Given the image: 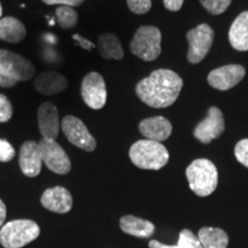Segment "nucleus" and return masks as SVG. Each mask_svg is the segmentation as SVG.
<instances>
[{
  "mask_svg": "<svg viewBox=\"0 0 248 248\" xmlns=\"http://www.w3.org/2000/svg\"><path fill=\"white\" fill-rule=\"evenodd\" d=\"M183 88V79L169 69H157L136 86L138 98L153 108H167L175 104Z\"/></svg>",
  "mask_w": 248,
  "mask_h": 248,
  "instance_id": "nucleus-1",
  "label": "nucleus"
},
{
  "mask_svg": "<svg viewBox=\"0 0 248 248\" xmlns=\"http://www.w3.org/2000/svg\"><path fill=\"white\" fill-rule=\"evenodd\" d=\"M36 74L32 62L8 49H0V86L12 88L20 82H27Z\"/></svg>",
  "mask_w": 248,
  "mask_h": 248,
  "instance_id": "nucleus-2",
  "label": "nucleus"
},
{
  "mask_svg": "<svg viewBox=\"0 0 248 248\" xmlns=\"http://www.w3.org/2000/svg\"><path fill=\"white\" fill-rule=\"evenodd\" d=\"M129 156L136 167L145 170H159L169 161L166 146L159 141L148 139L136 141L130 148Z\"/></svg>",
  "mask_w": 248,
  "mask_h": 248,
  "instance_id": "nucleus-3",
  "label": "nucleus"
},
{
  "mask_svg": "<svg viewBox=\"0 0 248 248\" xmlns=\"http://www.w3.org/2000/svg\"><path fill=\"white\" fill-rule=\"evenodd\" d=\"M190 188L199 197H208L216 190L218 172L212 161L207 159L194 160L186 169Z\"/></svg>",
  "mask_w": 248,
  "mask_h": 248,
  "instance_id": "nucleus-4",
  "label": "nucleus"
},
{
  "mask_svg": "<svg viewBox=\"0 0 248 248\" xmlns=\"http://www.w3.org/2000/svg\"><path fill=\"white\" fill-rule=\"evenodd\" d=\"M40 229L30 219H15L6 223L0 229V243L5 248H22L36 240Z\"/></svg>",
  "mask_w": 248,
  "mask_h": 248,
  "instance_id": "nucleus-5",
  "label": "nucleus"
},
{
  "mask_svg": "<svg viewBox=\"0 0 248 248\" xmlns=\"http://www.w3.org/2000/svg\"><path fill=\"white\" fill-rule=\"evenodd\" d=\"M161 31L156 27H140L130 43V49L141 60L154 61L161 53Z\"/></svg>",
  "mask_w": 248,
  "mask_h": 248,
  "instance_id": "nucleus-6",
  "label": "nucleus"
},
{
  "mask_svg": "<svg viewBox=\"0 0 248 248\" xmlns=\"http://www.w3.org/2000/svg\"><path fill=\"white\" fill-rule=\"evenodd\" d=\"M187 60L191 63H199L208 54L214 40V30L208 24L202 23L187 32Z\"/></svg>",
  "mask_w": 248,
  "mask_h": 248,
  "instance_id": "nucleus-7",
  "label": "nucleus"
},
{
  "mask_svg": "<svg viewBox=\"0 0 248 248\" xmlns=\"http://www.w3.org/2000/svg\"><path fill=\"white\" fill-rule=\"evenodd\" d=\"M62 132L74 146L86 152H92L97 147V141L86 128V125L79 119L67 115L61 121L60 124Z\"/></svg>",
  "mask_w": 248,
  "mask_h": 248,
  "instance_id": "nucleus-8",
  "label": "nucleus"
},
{
  "mask_svg": "<svg viewBox=\"0 0 248 248\" xmlns=\"http://www.w3.org/2000/svg\"><path fill=\"white\" fill-rule=\"evenodd\" d=\"M80 94L92 109H101L107 101V89L104 77L99 73H89L82 80Z\"/></svg>",
  "mask_w": 248,
  "mask_h": 248,
  "instance_id": "nucleus-9",
  "label": "nucleus"
},
{
  "mask_svg": "<svg viewBox=\"0 0 248 248\" xmlns=\"http://www.w3.org/2000/svg\"><path fill=\"white\" fill-rule=\"evenodd\" d=\"M40 151H42L43 162L45 166L55 173L66 175L70 171L71 162L63 148L55 140L43 139L39 142Z\"/></svg>",
  "mask_w": 248,
  "mask_h": 248,
  "instance_id": "nucleus-10",
  "label": "nucleus"
},
{
  "mask_svg": "<svg viewBox=\"0 0 248 248\" xmlns=\"http://www.w3.org/2000/svg\"><path fill=\"white\" fill-rule=\"evenodd\" d=\"M224 117L219 108L210 107L206 119L200 122L194 129V137L202 144H209L214 139L218 138L224 132Z\"/></svg>",
  "mask_w": 248,
  "mask_h": 248,
  "instance_id": "nucleus-11",
  "label": "nucleus"
},
{
  "mask_svg": "<svg viewBox=\"0 0 248 248\" xmlns=\"http://www.w3.org/2000/svg\"><path fill=\"white\" fill-rule=\"evenodd\" d=\"M245 74L246 70L240 64H226L210 71L207 79L212 88L219 91H226L239 84L245 77Z\"/></svg>",
  "mask_w": 248,
  "mask_h": 248,
  "instance_id": "nucleus-12",
  "label": "nucleus"
},
{
  "mask_svg": "<svg viewBox=\"0 0 248 248\" xmlns=\"http://www.w3.org/2000/svg\"><path fill=\"white\" fill-rule=\"evenodd\" d=\"M37 120H38V128L43 139L55 140L59 136L61 123L59 121L58 108L53 102L46 101L40 105L37 111Z\"/></svg>",
  "mask_w": 248,
  "mask_h": 248,
  "instance_id": "nucleus-13",
  "label": "nucleus"
},
{
  "mask_svg": "<svg viewBox=\"0 0 248 248\" xmlns=\"http://www.w3.org/2000/svg\"><path fill=\"white\" fill-rule=\"evenodd\" d=\"M18 163L27 177H36L42 171L43 156L38 142L28 140L20 148Z\"/></svg>",
  "mask_w": 248,
  "mask_h": 248,
  "instance_id": "nucleus-14",
  "label": "nucleus"
},
{
  "mask_svg": "<svg viewBox=\"0 0 248 248\" xmlns=\"http://www.w3.org/2000/svg\"><path fill=\"white\" fill-rule=\"evenodd\" d=\"M40 201L46 209L53 213L66 214L73 208V197L70 192L62 186H54L45 190Z\"/></svg>",
  "mask_w": 248,
  "mask_h": 248,
  "instance_id": "nucleus-15",
  "label": "nucleus"
},
{
  "mask_svg": "<svg viewBox=\"0 0 248 248\" xmlns=\"http://www.w3.org/2000/svg\"><path fill=\"white\" fill-rule=\"evenodd\" d=\"M139 131L148 140L164 141L170 137L172 131V125L163 116H154L142 120L139 123Z\"/></svg>",
  "mask_w": 248,
  "mask_h": 248,
  "instance_id": "nucleus-16",
  "label": "nucleus"
},
{
  "mask_svg": "<svg viewBox=\"0 0 248 248\" xmlns=\"http://www.w3.org/2000/svg\"><path fill=\"white\" fill-rule=\"evenodd\" d=\"M33 84H35V88L38 92L46 95H52L58 94V93H61L64 90H67L69 83H68L66 77L61 75L60 73L48 70L37 75Z\"/></svg>",
  "mask_w": 248,
  "mask_h": 248,
  "instance_id": "nucleus-17",
  "label": "nucleus"
},
{
  "mask_svg": "<svg viewBox=\"0 0 248 248\" xmlns=\"http://www.w3.org/2000/svg\"><path fill=\"white\" fill-rule=\"evenodd\" d=\"M229 40L237 51H248V11L235 17L229 30Z\"/></svg>",
  "mask_w": 248,
  "mask_h": 248,
  "instance_id": "nucleus-18",
  "label": "nucleus"
},
{
  "mask_svg": "<svg viewBox=\"0 0 248 248\" xmlns=\"http://www.w3.org/2000/svg\"><path fill=\"white\" fill-rule=\"evenodd\" d=\"M120 226L123 232L138 238H148L153 235L155 231V225L153 223L132 215L121 217Z\"/></svg>",
  "mask_w": 248,
  "mask_h": 248,
  "instance_id": "nucleus-19",
  "label": "nucleus"
},
{
  "mask_svg": "<svg viewBox=\"0 0 248 248\" xmlns=\"http://www.w3.org/2000/svg\"><path fill=\"white\" fill-rule=\"evenodd\" d=\"M27 29L20 20L13 16H6L0 20V39L16 44L26 38Z\"/></svg>",
  "mask_w": 248,
  "mask_h": 248,
  "instance_id": "nucleus-20",
  "label": "nucleus"
},
{
  "mask_svg": "<svg viewBox=\"0 0 248 248\" xmlns=\"http://www.w3.org/2000/svg\"><path fill=\"white\" fill-rule=\"evenodd\" d=\"M99 53L106 60H121L124 57V51L120 39L113 33L106 32L98 37Z\"/></svg>",
  "mask_w": 248,
  "mask_h": 248,
  "instance_id": "nucleus-21",
  "label": "nucleus"
},
{
  "mask_svg": "<svg viewBox=\"0 0 248 248\" xmlns=\"http://www.w3.org/2000/svg\"><path fill=\"white\" fill-rule=\"evenodd\" d=\"M198 238L203 248H226L229 244L226 232L218 228H210V226L201 228Z\"/></svg>",
  "mask_w": 248,
  "mask_h": 248,
  "instance_id": "nucleus-22",
  "label": "nucleus"
},
{
  "mask_svg": "<svg viewBox=\"0 0 248 248\" xmlns=\"http://www.w3.org/2000/svg\"><path fill=\"white\" fill-rule=\"evenodd\" d=\"M55 15H57V20L59 26L62 29H71L78 22V14L74 9V7L70 6H60L55 11Z\"/></svg>",
  "mask_w": 248,
  "mask_h": 248,
  "instance_id": "nucleus-23",
  "label": "nucleus"
},
{
  "mask_svg": "<svg viewBox=\"0 0 248 248\" xmlns=\"http://www.w3.org/2000/svg\"><path fill=\"white\" fill-rule=\"evenodd\" d=\"M177 245L182 248H203L199 238L193 232L187 230V229H184V230L181 231Z\"/></svg>",
  "mask_w": 248,
  "mask_h": 248,
  "instance_id": "nucleus-24",
  "label": "nucleus"
},
{
  "mask_svg": "<svg viewBox=\"0 0 248 248\" xmlns=\"http://www.w3.org/2000/svg\"><path fill=\"white\" fill-rule=\"evenodd\" d=\"M232 0H200L201 5L213 15H219L228 9Z\"/></svg>",
  "mask_w": 248,
  "mask_h": 248,
  "instance_id": "nucleus-25",
  "label": "nucleus"
},
{
  "mask_svg": "<svg viewBox=\"0 0 248 248\" xmlns=\"http://www.w3.org/2000/svg\"><path fill=\"white\" fill-rule=\"evenodd\" d=\"M13 116V107L5 94L0 93V123H6Z\"/></svg>",
  "mask_w": 248,
  "mask_h": 248,
  "instance_id": "nucleus-26",
  "label": "nucleus"
},
{
  "mask_svg": "<svg viewBox=\"0 0 248 248\" xmlns=\"http://www.w3.org/2000/svg\"><path fill=\"white\" fill-rule=\"evenodd\" d=\"M128 7L135 14H146L152 7L151 0H126Z\"/></svg>",
  "mask_w": 248,
  "mask_h": 248,
  "instance_id": "nucleus-27",
  "label": "nucleus"
},
{
  "mask_svg": "<svg viewBox=\"0 0 248 248\" xmlns=\"http://www.w3.org/2000/svg\"><path fill=\"white\" fill-rule=\"evenodd\" d=\"M234 155L243 166L248 168V138L243 139L235 145Z\"/></svg>",
  "mask_w": 248,
  "mask_h": 248,
  "instance_id": "nucleus-28",
  "label": "nucleus"
},
{
  "mask_svg": "<svg viewBox=\"0 0 248 248\" xmlns=\"http://www.w3.org/2000/svg\"><path fill=\"white\" fill-rule=\"evenodd\" d=\"M15 156V150L11 142L0 139V162H9Z\"/></svg>",
  "mask_w": 248,
  "mask_h": 248,
  "instance_id": "nucleus-29",
  "label": "nucleus"
},
{
  "mask_svg": "<svg viewBox=\"0 0 248 248\" xmlns=\"http://www.w3.org/2000/svg\"><path fill=\"white\" fill-rule=\"evenodd\" d=\"M73 39L75 40L77 44L80 46V47H82L83 49H86V51H91V49H93V48L95 47L94 43H92L91 40L85 39L84 37L78 35V33H74Z\"/></svg>",
  "mask_w": 248,
  "mask_h": 248,
  "instance_id": "nucleus-30",
  "label": "nucleus"
},
{
  "mask_svg": "<svg viewBox=\"0 0 248 248\" xmlns=\"http://www.w3.org/2000/svg\"><path fill=\"white\" fill-rule=\"evenodd\" d=\"M46 5H62V6H70V7H75V6L82 5L84 0H42Z\"/></svg>",
  "mask_w": 248,
  "mask_h": 248,
  "instance_id": "nucleus-31",
  "label": "nucleus"
},
{
  "mask_svg": "<svg viewBox=\"0 0 248 248\" xmlns=\"http://www.w3.org/2000/svg\"><path fill=\"white\" fill-rule=\"evenodd\" d=\"M184 0H163L164 7L171 12H177L182 8Z\"/></svg>",
  "mask_w": 248,
  "mask_h": 248,
  "instance_id": "nucleus-32",
  "label": "nucleus"
},
{
  "mask_svg": "<svg viewBox=\"0 0 248 248\" xmlns=\"http://www.w3.org/2000/svg\"><path fill=\"white\" fill-rule=\"evenodd\" d=\"M148 246H150V248H182L179 247L178 245H164L156 240H151Z\"/></svg>",
  "mask_w": 248,
  "mask_h": 248,
  "instance_id": "nucleus-33",
  "label": "nucleus"
},
{
  "mask_svg": "<svg viewBox=\"0 0 248 248\" xmlns=\"http://www.w3.org/2000/svg\"><path fill=\"white\" fill-rule=\"evenodd\" d=\"M6 219V206L2 202V200L0 199V226H2Z\"/></svg>",
  "mask_w": 248,
  "mask_h": 248,
  "instance_id": "nucleus-34",
  "label": "nucleus"
},
{
  "mask_svg": "<svg viewBox=\"0 0 248 248\" xmlns=\"http://www.w3.org/2000/svg\"><path fill=\"white\" fill-rule=\"evenodd\" d=\"M2 15V7H1V4H0V16Z\"/></svg>",
  "mask_w": 248,
  "mask_h": 248,
  "instance_id": "nucleus-35",
  "label": "nucleus"
}]
</instances>
